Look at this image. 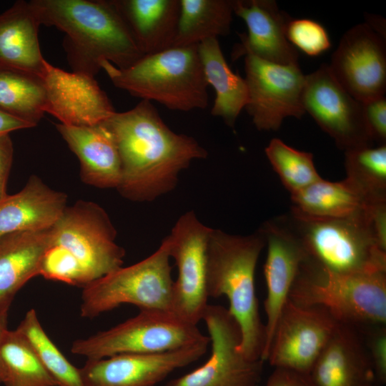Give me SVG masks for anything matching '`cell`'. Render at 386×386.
I'll return each mask as SVG.
<instances>
[{
    "label": "cell",
    "instance_id": "9",
    "mask_svg": "<svg viewBox=\"0 0 386 386\" xmlns=\"http://www.w3.org/2000/svg\"><path fill=\"white\" fill-rule=\"evenodd\" d=\"M209 340L197 325L170 312L140 310L135 317L109 330L74 341L71 352L87 360H96L119 354L173 351Z\"/></svg>",
    "mask_w": 386,
    "mask_h": 386
},
{
    "label": "cell",
    "instance_id": "41",
    "mask_svg": "<svg viewBox=\"0 0 386 386\" xmlns=\"http://www.w3.org/2000/svg\"><path fill=\"white\" fill-rule=\"evenodd\" d=\"M260 380H250L245 381L234 386H257Z\"/></svg>",
    "mask_w": 386,
    "mask_h": 386
},
{
    "label": "cell",
    "instance_id": "40",
    "mask_svg": "<svg viewBox=\"0 0 386 386\" xmlns=\"http://www.w3.org/2000/svg\"><path fill=\"white\" fill-rule=\"evenodd\" d=\"M8 313L0 312V382L4 383L6 377L5 370L1 357V344L7 329Z\"/></svg>",
    "mask_w": 386,
    "mask_h": 386
},
{
    "label": "cell",
    "instance_id": "3",
    "mask_svg": "<svg viewBox=\"0 0 386 386\" xmlns=\"http://www.w3.org/2000/svg\"><path fill=\"white\" fill-rule=\"evenodd\" d=\"M106 211L79 200L66 207L49 229L39 275L46 279L86 287L122 267L124 249Z\"/></svg>",
    "mask_w": 386,
    "mask_h": 386
},
{
    "label": "cell",
    "instance_id": "13",
    "mask_svg": "<svg viewBox=\"0 0 386 386\" xmlns=\"http://www.w3.org/2000/svg\"><path fill=\"white\" fill-rule=\"evenodd\" d=\"M340 324L323 308L289 300L278 320L266 361L274 368L310 375Z\"/></svg>",
    "mask_w": 386,
    "mask_h": 386
},
{
    "label": "cell",
    "instance_id": "29",
    "mask_svg": "<svg viewBox=\"0 0 386 386\" xmlns=\"http://www.w3.org/2000/svg\"><path fill=\"white\" fill-rule=\"evenodd\" d=\"M43 77L29 71L0 68V111L36 127L45 112Z\"/></svg>",
    "mask_w": 386,
    "mask_h": 386
},
{
    "label": "cell",
    "instance_id": "25",
    "mask_svg": "<svg viewBox=\"0 0 386 386\" xmlns=\"http://www.w3.org/2000/svg\"><path fill=\"white\" fill-rule=\"evenodd\" d=\"M49 229L0 237V312L8 313L19 290L39 275Z\"/></svg>",
    "mask_w": 386,
    "mask_h": 386
},
{
    "label": "cell",
    "instance_id": "2",
    "mask_svg": "<svg viewBox=\"0 0 386 386\" xmlns=\"http://www.w3.org/2000/svg\"><path fill=\"white\" fill-rule=\"evenodd\" d=\"M41 24L64 34L73 71L95 77L102 63L119 69L144 56L112 0H31Z\"/></svg>",
    "mask_w": 386,
    "mask_h": 386
},
{
    "label": "cell",
    "instance_id": "17",
    "mask_svg": "<svg viewBox=\"0 0 386 386\" xmlns=\"http://www.w3.org/2000/svg\"><path fill=\"white\" fill-rule=\"evenodd\" d=\"M209 343V340L169 352L87 360L79 369L81 382L83 386H156L175 370L202 357Z\"/></svg>",
    "mask_w": 386,
    "mask_h": 386
},
{
    "label": "cell",
    "instance_id": "18",
    "mask_svg": "<svg viewBox=\"0 0 386 386\" xmlns=\"http://www.w3.org/2000/svg\"><path fill=\"white\" fill-rule=\"evenodd\" d=\"M42 77L46 89L45 112L55 117L60 124L93 126L116 112L93 76L69 72L46 61Z\"/></svg>",
    "mask_w": 386,
    "mask_h": 386
},
{
    "label": "cell",
    "instance_id": "22",
    "mask_svg": "<svg viewBox=\"0 0 386 386\" xmlns=\"http://www.w3.org/2000/svg\"><path fill=\"white\" fill-rule=\"evenodd\" d=\"M67 196L31 175L18 193L0 202V237L50 229L67 207Z\"/></svg>",
    "mask_w": 386,
    "mask_h": 386
},
{
    "label": "cell",
    "instance_id": "39",
    "mask_svg": "<svg viewBox=\"0 0 386 386\" xmlns=\"http://www.w3.org/2000/svg\"><path fill=\"white\" fill-rule=\"evenodd\" d=\"M29 128L32 127L28 123L0 111V134Z\"/></svg>",
    "mask_w": 386,
    "mask_h": 386
},
{
    "label": "cell",
    "instance_id": "38",
    "mask_svg": "<svg viewBox=\"0 0 386 386\" xmlns=\"http://www.w3.org/2000/svg\"><path fill=\"white\" fill-rule=\"evenodd\" d=\"M265 386H317L310 375L282 368H274Z\"/></svg>",
    "mask_w": 386,
    "mask_h": 386
},
{
    "label": "cell",
    "instance_id": "37",
    "mask_svg": "<svg viewBox=\"0 0 386 386\" xmlns=\"http://www.w3.org/2000/svg\"><path fill=\"white\" fill-rule=\"evenodd\" d=\"M14 157V147L9 134H0V202L9 195L6 184Z\"/></svg>",
    "mask_w": 386,
    "mask_h": 386
},
{
    "label": "cell",
    "instance_id": "15",
    "mask_svg": "<svg viewBox=\"0 0 386 386\" xmlns=\"http://www.w3.org/2000/svg\"><path fill=\"white\" fill-rule=\"evenodd\" d=\"M328 66L340 85L357 101L385 96V38L368 23L357 24L345 33Z\"/></svg>",
    "mask_w": 386,
    "mask_h": 386
},
{
    "label": "cell",
    "instance_id": "5",
    "mask_svg": "<svg viewBox=\"0 0 386 386\" xmlns=\"http://www.w3.org/2000/svg\"><path fill=\"white\" fill-rule=\"evenodd\" d=\"M198 45L171 47L144 55L127 68L102 63L112 84L142 100L189 112L208 105L207 82Z\"/></svg>",
    "mask_w": 386,
    "mask_h": 386
},
{
    "label": "cell",
    "instance_id": "7",
    "mask_svg": "<svg viewBox=\"0 0 386 386\" xmlns=\"http://www.w3.org/2000/svg\"><path fill=\"white\" fill-rule=\"evenodd\" d=\"M290 300L323 308L338 322L360 329L385 325L386 272L337 273L305 259Z\"/></svg>",
    "mask_w": 386,
    "mask_h": 386
},
{
    "label": "cell",
    "instance_id": "36",
    "mask_svg": "<svg viewBox=\"0 0 386 386\" xmlns=\"http://www.w3.org/2000/svg\"><path fill=\"white\" fill-rule=\"evenodd\" d=\"M365 340L368 354L380 386L386 382V328L385 325L365 328Z\"/></svg>",
    "mask_w": 386,
    "mask_h": 386
},
{
    "label": "cell",
    "instance_id": "27",
    "mask_svg": "<svg viewBox=\"0 0 386 386\" xmlns=\"http://www.w3.org/2000/svg\"><path fill=\"white\" fill-rule=\"evenodd\" d=\"M197 48L208 86H212L215 91L211 114L234 127L247 102L245 79L231 70L217 38L206 39Z\"/></svg>",
    "mask_w": 386,
    "mask_h": 386
},
{
    "label": "cell",
    "instance_id": "4",
    "mask_svg": "<svg viewBox=\"0 0 386 386\" xmlns=\"http://www.w3.org/2000/svg\"><path fill=\"white\" fill-rule=\"evenodd\" d=\"M265 246L259 229L237 235L218 229H212L207 245V295L228 299L227 309L241 332L238 350L249 361L262 360L265 342L254 284L257 264Z\"/></svg>",
    "mask_w": 386,
    "mask_h": 386
},
{
    "label": "cell",
    "instance_id": "30",
    "mask_svg": "<svg viewBox=\"0 0 386 386\" xmlns=\"http://www.w3.org/2000/svg\"><path fill=\"white\" fill-rule=\"evenodd\" d=\"M6 386H58L17 330L5 332L1 344Z\"/></svg>",
    "mask_w": 386,
    "mask_h": 386
},
{
    "label": "cell",
    "instance_id": "12",
    "mask_svg": "<svg viewBox=\"0 0 386 386\" xmlns=\"http://www.w3.org/2000/svg\"><path fill=\"white\" fill-rule=\"evenodd\" d=\"M202 320L211 344L209 359L199 367L164 386H234L260 380L264 362L249 361L239 352L241 332L228 309L208 304Z\"/></svg>",
    "mask_w": 386,
    "mask_h": 386
},
{
    "label": "cell",
    "instance_id": "34",
    "mask_svg": "<svg viewBox=\"0 0 386 386\" xmlns=\"http://www.w3.org/2000/svg\"><path fill=\"white\" fill-rule=\"evenodd\" d=\"M289 42L309 56H317L330 47V40L325 28L307 19H290L286 29Z\"/></svg>",
    "mask_w": 386,
    "mask_h": 386
},
{
    "label": "cell",
    "instance_id": "19",
    "mask_svg": "<svg viewBox=\"0 0 386 386\" xmlns=\"http://www.w3.org/2000/svg\"><path fill=\"white\" fill-rule=\"evenodd\" d=\"M233 13L245 22L247 34L232 54L236 59L252 54L283 65H298V53L287 40L286 29L291 18L272 0H232Z\"/></svg>",
    "mask_w": 386,
    "mask_h": 386
},
{
    "label": "cell",
    "instance_id": "16",
    "mask_svg": "<svg viewBox=\"0 0 386 386\" xmlns=\"http://www.w3.org/2000/svg\"><path fill=\"white\" fill-rule=\"evenodd\" d=\"M267 249L264 265L267 295L264 302L266 315L265 342L262 360L266 361L278 320L290 300V294L306 255L301 242L284 215L263 223Z\"/></svg>",
    "mask_w": 386,
    "mask_h": 386
},
{
    "label": "cell",
    "instance_id": "28",
    "mask_svg": "<svg viewBox=\"0 0 386 386\" xmlns=\"http://www.w3.org/2000/svg\"><path fill=\"white\" fill-rule=\"evenodd\" d=\"M233 9L229 0H180V12L172 47L198 45L229 33Z\"/></svg>",
    "mask_w": 386,
    "mask_h": 386
},
{
    "label": "cell",
    "instance_id": "26",
    "mask_svg": "<svg viewBox=\"0 0 386 386\" xmlns=\"http://www.w3.org/2000/svg\"><path fill=\"white\" fill-rule=\"evenodd\" d=\"M292 209L322 218H346L362 214L377 202L366 197L348 179L330 182L322 178L290 194ZM385 202V201H383Z\"/></svg>",
    "mask_w": 386,
    "mask_h": 386
},
{
    "label": "cell",
    "instance_id": "20",
    "mask_svg": "<svg viewBox=\"0 0 386 386\" xmlns=\"http://www.w3.org/2000/svg\"><path fill=\"white\" fill-rule=\"evenodd\" d=\"M310 376L317 386H380L362 330L341 323Z\"/></svg>",
    "mask_w": 386,
    "mask_h": 386
},
{
    "label": "cell",
    "instance_id": "31",
    "mask_svg": "<svg viewBox=\"0 0 386 386\" xmlns=\"http://www.w3.org/2000/svg\"><path fill=\"white\" fill-rule=\"evenodd\" d=\"M346 178L371 201H386V144L345 152Z\"/></svg>",
    "mask_w": 386,
    "mask_h": 386
},
{
    "label": "cell",
    "instance_id": "11",
    "mask_svg": "<svg viewBox=\"0 0 386 386\" xmlns=\"http://www.w3.org/2000/svg\"><path fill=\"white\" fill-rule=\"evenodd\" d=\"M244 78L247 86L245 106L258 130H277L284 118H300L304 75L298 65H283L245 55Z\"/></svg>",
    "mask_w": 386,
    "mask_h": 386
},
{
    "label": "cell",
    "instance_id": "8",
    "mask_svg": "<svg viewBox=\"0 0 386 386\" xmlns=\"http://www.w3.org/2000/svg\"><path fill=\"white\" fill-rule=\"evenodd\" d=\"M167 237L150 256L83 287L80 314L94 318L122 305L171 312L174 280Z\"/></svg>",
    "mask_w": 386,
    "mask_h": 386
},
{
    "label": "cell",
    "instance_id": "35",
    "mask_svg": "<svg viewBox=\"0 0 386 386\" xmlns=\"http://www.w3.org/2000/svg\"><path fill=\"white\" fill-rule=\"evenodd\" d=\"M364 120L372 142L386 143V98L385 96L362 102Z\"/></svg>",
    "mask_w": 386,
    "mask_h": 386
},
{
    "label": "cell",
    "instance_id": "10",
    "mask_svg": "<svg viewBox=\"0 0 386 386\" xmlns=\"http://www.w3.org/2000/svg\"><path fill=\"white\" fill-rule=\"evenodd\" d=\"M212 228L202 223L194 211L182 214L167 236L169 256L178 269L174 281L171 312L197 325L208 305L207 252Z\"/></svg>",
    "mask_w": 386,
    "mask_h": 386
},
{
    "label": "cell",
    "instance_id": "24",
    "mask_svg": "<svg viewBox=\"0 0 386 386\" xmlns=\"http://www.w3.org/2000/svg\"><path fill=\"white\" fill-rule=\"evenodd\" d=\"M144 55L171 48L180 0H112Z\"/></svg>",
    "mask_w": 386,
    "mask_h": 386
},
{
    "label": "cell",
    "instance_id": "6",
    "mask_svg": "<svg viewBox=\"0 0 386 386\" xmlns=\"http://www.w3.org/2000/svg\"><path fill=\"white\" fill-rule=\"evenodd\" d=\"M370 207L346 218L310 217L292 209L284 216L307 261L337 273L386 272V249L373 233Z\"/></svg>",
    "mask_w": 386,
    "mask_h": 386
},
{
    "label": "cell",
    "instance_id": "1",
    "mask_svg": "<svg viewBox=\"0 0 386 386\" xmlns=\"http://www.w3.org/2000/svg\"><path fill=\"white\" fill-rule=\"evenodd\" d=\"M104 124L114 137L121 160L117 189L133 202H152L172 192L179 172L208 155L194 138L169 129L147 100L116 112Z\"/></svg>",
    "mask_w": 386,
    "mask_h": 386
},
{
    "label": "cell",
    "instance_id": "21",
    "mask_svg": "<svg viewBox=\"0 0 386 386\" xmlns=\"http://www.w3.org/2000/svg\"><path fill=\"white\" fill-rule=\"evenodd\" d=\"M56 127L80 162L82 182L102 189L118 187L120 157L114 137L104 122L85 127L59 123Z\"/></svg>",
    "mask_w": 386,
    "mask_h": 386
},
{
    "label": "cell",
    "instance_id": "32",
    "mask_svg": "<svg viewBox=\"0 0 386 386\" xmlns=\"http://www.w3.org/2000/svg\"><path fill=\"white\" fill-rule=\"evenodd\" d=\"M27 340L58 386H83L79 369L61 352L44 330L37 314L29 310L16 328Z\"/></svg>",
    "mask_w": 386,
    "mask_h": 386
},
{
    "label": "cell",
    "instance_id": "14",
    "mask_svg": "<svg viewBox=\"0 0 386 386\" xmlns=\"http://www.w3.org/2000/svg\"><path fill=\"white\" fill-rule=\"evenodd\" d=\"M302 106L344 152L372 145L362 102L340 85L327 64L305 75Z\"/></svg>",
    "mask_w": 386,
    "mask_h": 386
},
{
    "label": "cell",
    "instance_id": "33",
    "mask_svg": "<svg viewBox=\"0 0 386 386\" xmlns=\"http://www.w3.org/2000/svg\"><path fill=\"white\" fill-rule=\"evenodd\" d=\"M265 154L290 194L322 179L315 166L312 153L295 149L274 138L265 148Z\"/></svg>",
    "mask_w": 386,
    "mask_h": 386
},
{
    "label": "cell",
    "instance_id": "23",
    "mask_svg": "<svg viewBox=\"0 0 386 386\" xmlns=\"http://www.w3.org/2000/svg\"><path fill=\"white\" fill-rule=\"evenodd\" d=\"M40 25L30 1H16L0 14V68L19 69L43 76L47 61L40 49Z\"/></svg>",
    "mask_w": 386,
    "mask_h": 386
}]
</instances>
